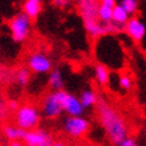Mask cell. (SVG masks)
I'll return each mask as SVG.
<instances>
[{
    "mask_svg": "<svg viewBox=\"0 0 146 146\" xmlns=\"http://www.w3.org/2000/svg\"><path fill=\"white\" fill-rule=\"evenodd\" d=\"M96 110L98 121L109 141L119 146L125 138L128 137V126L123 116L107 101L101 98L96 104Z\"/></svg>",
    "mask_w": 146,
    "mask_h": 146,
    "instance_id": "obj_1",
    "label": "cell"
},
{
    "mask_svg": "<svg viewBox=\"0 0 146 146\" xmlns=\"http://www.w3.org/2000/svg\"><path fill=\"white\" fill-rule=\"evenodd\" d=\"M16 125L25 131L35 129L41 122V113L33 104H24L18 108L15 115Z\"/></svg>",
    "mask_w": 146,
    "mask_h": 146,
    "instance_id": "obj_2",
    "label": "cell"
},
{
    "mask_svg": "<svg viewBox=\"0 0 146 146\" xmlns=\"http://www.w3.org/2000/svg\"><path fill=\"white\" fill-rule=\"evenodd\" d=\"M12 40L15 42H24L31 33V18L24 12H19L13 16L9 22Z\"/></svg>",
    "mask_w": 146,
    "mask_h": 146,
    "instance_id": "obj_3",
    "label": "cell"
},
{
    "mask_svg": "<svg viewBox=\"0 0 146 146\" xmlns=\"http://www.w3.org/2000/svg\"><path fill=\"white\" fill-rule=\"evenodd\" d=\"M62 129L72 138H82L90 129V122L83 116H68L64 120Z\"/></svg>",
    "mask_w": 146,
    "mask_h": 146,
    "instance_id": "obj_4",
    "label": "cell"
},
{
    "mask_svg": "<svg viewBox=\"0 0 146 146\" xmlns=\"http://www.w3.org/2000/svg\"><path fill=\"white\" fill-rule=\"evenodd\" d=\"M61 106L64 109V113H66L70 116H82L84 114V106L82 104L80 98L72 94H68L65 90H55Z\"/></svg>",
    "mask_w": 146,
    "mask_h": 146,
    "instance_id": "obj_5",
    "label": "cell"
},
{
    "mask_svg": "<svg viewBox=\"0 0 146 146\" xmlns=\"http://www.w3.org/2000/svg\"><path fill=\"white\" fill-rule=\"evenodd\" d=\"M41 110L43 116L48 120H55L61 116V114L64 113V109L55 90L47 94L43 97V101H42V104H41Z\"/></svg>",
    "mask_w": 146,
    "mask_h": 146,
    "instance_id": "obj_6",
    "label": "cell"
},
{
    "mask_svg": "<svg viewBox=\"0 0 146 146\" xmlns=\"http://www.w3.org/2000/svg\"><path fill=\"white\" fill-rule=\"evenodd\" d=\"M27 65L35 74H46L53 68L50 58L42 52H35L30 54L27 60Z\"/></svg>",
    "mask_w": 146,
    "mask_h": 146,
    "instance_id": "obj_7",
    "label": "cell"
},
{
    "mask_svg": "<svg viewBox=\"0 0 146 146\" xmlns=\"http://www.w3.org/2000/svg\"><path fill=\"white\" fill-rule=\"evenodd\" d=\"M78 12L80 15L83 23L90 21H98L100 0H74Z\"/></svg>",
    "mask_w": 146,
    "mask_h": 146,
    "instance_id": "obj_8",
    "label": "cell"
},
{
    "mask_svg": "<svg viewBox=\"0 0 146 146\" xmlns=\"http://www.w3.org/2000/svg\"><path fill=\"white\" fill-rule=\"evenodd\" d=\"M23 140L27 146H52L54 143L49 133L37 128L27 131Z\"/></svg>",
    "mask_w": 146,
    "mask_h": 146,
    "instance_id": "obj_9",
    "label": "cell"
},
{
    "mask_svg": "<svg viewBox=\"0 0 146 146\" xmlns=\"http://www.w3.org/2000/svg\"><path fill=\"white\" fill-rule=\"evenodd\" d=\"M125 33L131 40L139 43L144 40L146 35V27L138 17L132 16L125 25Z\"/></svg>",
    "mask_w": 146,
    "mask_h": 146,
    "instance_id": "obj_10",
    "label": "cell"
},
{
    "mask_svg": "<svg viewBox=\"0 0 146 146\" xmlns=\"http://www.w3.org/2000/svg\"><path fill=\"white\" fill-rule=\"evenodd\" d=\"M95 79L97 84L102 85V86H106L110 82V71L107 65L98 62L95 66Z\"/></svg>",
    "mask_w": 146,
    "mask_h": 146,
    "instance_id": "obj_11",
    "label": "cell"
},
{
    "mask_svg": "<svg viewBox=\"0 0 146 146\" xmlns=\"http://www.w3.org/2000/svg\"><path fill=\"white\" fill-rule=\"evenodd\" d=\"M42 11V0H25L23 4V12L31 19H35Z\"/></svg>",
    "mask_w": 146,
    "mask_h": 146,
    "instance_id": "obj_12",
    "label": "cell"
},
{
    "mask_svg": "<svg viewBox=\"0 0 146 146\" xmlns=\"http://www.w3.org/2000/svg\"><path fill=\"white\" fill-rule=\"evenodd\" d=\"M3 133H4V135L11 141V140H19V139H23L27 131L23 129V128H19L18 126L5 125L4 128H3Z\"/></svg>",
    "mask_w": 146,
    "mask_h": 146,
    "instance_id": "obj_13",
    "label": "cell"
},
{
    "mask_svg": "<svg viewBox=\"0 0 146 146\" xmlns=\"http://www.w3.org/2000/svg\"><path fill=\"white\" fill-rule=\"evenodd\" d=\"M48 85L49 88L53 90H62L65 86V82H64V77L62 73L59 68L52 70L49 73V78H48Z\"/></svg>",
    "mask_w": 146,
    "mask_h": 146,
    "instance_id": "obj_14",
    "label": "cell"
},
{
    "mask_svg": "<svg viewBox=\"0 0 146 146\" xmlns=\"http://www.w3.org/2000/svg\"><path fill=\"white\" fill-rule=\"evenodd\" d=\"M80 98V102L84 106V108H91V107H95L97 103H98V96L95 92L94 90H90V89H86L84 90L83 92L79 96Z\"/></svg>",
    "mask_w": 146,
    "mask_h": 146,
    "instance_id": "obj_15",
    "label": "cell"
},
{
    "mask_svg": "<svg viewBox=\"0 0 146 146\" xmlns=\"http://www.w3.org/2000/svg\"><path fill=\"white\" fill-rule=\"evenodd\" d=\"M131 17L132 16L120 4H117L114 7V11H113V22L117 23V24H122V25H126V23L128 22V19Z\"/></svg>",
    "mask_w": 146,
    "mask_h": 146,
    "instance_id": "obj_16",
    "label": "cell"
},
{
    "mask_svg": "<svg viewBox=\"0 0 146 146\" xmlns=\"http://www.w3.org/2000/svg\"><path fill=\"white\" fill-rule=\"evenodd\" d=\"M31 71L29 67H21L15 72V80L19 86H27L30 82Z\"/></svg>",
    "mask_w": 146,
    "mask_h": 146,
    "instance_id": "obj_17",
    "label": "cell"
},
{
    "mask_svg": "<svg viewBox=\"0 0 146 146\" xmlns=\"http://www.w3.org/2000/svg\"><path fill=\"white\" fill-rule=\"evenodd\" d=\"M113 7H109L106 5H100V11H98V18L103 23H109L113 21Z\"/></svg>",
    "mask_w": 146,
    "mask_h": 146,
    "instance_id": "obj_18",
    "label": "cell"
},
{
    "mask_svg": "<svg viewBox=\"0 0 146 146\" xmlns=\"http://www.w3.org/2000/svg\"><path fill=\"white\" fill-rule=\"evenodd\" d=\"M120 5L122 6L131 16H134L139 10V1L138 0H121Z\"/></svg>",
    "mask_w": 146,
    "mask_h": 146,
    "instance_id": "obj_19",
    "label": "cell"
},
{
    "mask_svg": "<svg viewBox=\"0 0 146 146\" xmlns=\"http://www.w3.org/2000/svg\"><path fill=\"white\" fill-rule=\"evenodd\" d=\"M119 86L125 90V91H129L133 88V80L128 74H121L119 77Z\"/></svg>",
    "mask_w": 146,
    "mask_h": 146,
    "instance_id": "obj_20",
    "label": "cell"
},
{
    "mask_svg": "<svg viewBox=\"0 0 146 146\" xmlns=\"http://www.w3.org/2000/svg\"><path fill=\"white\" fill-rule=\"evenodd\" d=\"M12 77H13V79H15V73H11V71L9 68H5V67L0 68V80H1L3 83L10 82V79Z\"/></svg>",
    "mask_w": 146,
    "mask_h": 146,
    "instance_id": "obj_21",
    "label": "cell"
},
{
    "mask_svg": "<svg viewBox=\"0 0 146 146\" xmlns=\"http://www.w3.org/2000/svg\"><path fill=\"white\" fill-rule=\"evenodd\" d=\"M52 4L58 9H67L71 6L72 0H52Z\"/></svg>",
    "mask_w": 146,
    "mask_h": 146,
    "instance_id": "obj_22",
    "label": "cell"
},
{
    "mask_svg": "<svg viewBox=\"0 0 146 146\" xmlns=\"http://www.w3.org/2000/svg\"><path fill=\"white\" fill-rule=\"evenodd\" d=\"M9 111H10L9 104L4 100L0 98V119H5L6 116H7Z\"/></svg>",
    "mask_w": 146,
    "mask_h": 146,
    "instance_id": "obj_23",
    "label": "cell"
},
{
    "mask_svg": "<svg viewBox=\"0 0 146 146\" xmlns=\"http://www.w3.org/2000/svg\"><path fill=\"white\" fill-rule=\"evenodd\" d=\"M119 146H139L138 145V143H137V140L133 137H127V138H125L120 143V145Z\"/></svg>",
    "mask_w": 146,
    "mask_h": 146,
    "instance_id": "obj_24",
    "label": "cell"
},
{
    "mask_svg": "<svg viewBox=\"0 0 146 146\" xmlns=\"http://www.w3.org/2000/svg\"><path fill=\"white\" fill-rule=\"evenodd\" d=\"M7 104H9L10 110H18V108H19V103H18V101H16V100H10Z\"/></svg>",
    "mask_w": 146,
    "mask_h": 146,
    "instance_id": "obj_25",
    "label": "cell"
},
{
    "mask_svg": "<svg viewBox=\"0 0 146 146\" xmlns=\"http://www.w3.org/2000/svg\"><path fill=\"white\" fill-rule=\"evenodd\" d=\"M101 5H106V6H109V7H115L117 4H116V0H100Z\"/></svg>",
    "mask_w": 146,
    "mask_h": 146,
    "instance_id": "obj_26",
    "label": "cell"
},
{
    "mask_svg": "<svg viewBox=\"0 0 146 146\" xmlns=\"http://www.w3.org/2000/svg\"><path fill=\"white\" fill-rule=\"evenodd\" d=\"M10 146H23V144L19 140H11Z\"/></svg>",
    "mask_w": 146,
    "mask_h": 146,
    "instance_id": "obj_27",
    "label": "cell"
},
{
    "mask_svg": "<svg viewBox=\"0 0 146 146\" xmlns=\"http://www.w3.org/2000/svg\"><path fill=\"white\" fill-rule=\"evenodd\" d=\"M52 146H66V144L64 141H54Z\"/></svg>",
    "mask_w": 146,
    "mask_h": 146,
    "instance_id": "obj_28",
    "label": "cell"
}]
</instances>
